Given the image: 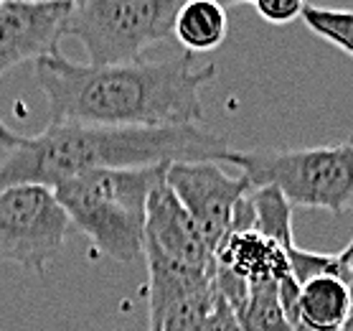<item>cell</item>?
<instances>
[{"instance_id":"6da1fadb","label":"cell","mask_w":353,"mask_h":331,"mask_svg":"<svg viewBox=\"0 0 353 331\" xmlns=\"http://www.w3.org/2000/svg\"><path fill=\"white\" fill-rule=\"evenodd\" d=\"M33 77L48 100L51 122L107 128H183L201 125V89L216 66L193 64L191 54L94 69L51 54L33 62Z\"/></svg>"},{"instance_id":"7a4b0ae2","label":"cell","mask_w":353,"mask_h":331,"mask_svg":"<svg viewBox=\"0 0 353 331\" xmlns=\"http://www.w3.org/2000/svg\"><path fill=\"white\" fill-rule=\"evenodd\" d=\"M232 146L201 125L107 128L48 122L39 135L21 138L0 161V191L10 186H57L94 171H132L185 161H226Z\"/></svg>"},{"instance_id":"3957f363","label":"cell","mask_w":353,"mask_h":331,"mask_svg":"<svg viewBox=\"0 0 353 331\" xmlns=\"http://www.w3.org/2000/svg\"><path fill=\"white\" fill-rule=\"evenodd\" d=\"M168 166L94 171L57 186L59 204L79 232L114 263H135L145 252L148 199Z\"/></svg>"},{"instance_id":"277c9868","label":"cell","mask_w":353,"mask_h":331,"mask_svg":"<svg viewBox=\"0 0 353 331\" xmlns=\"http://www.w3.org/2000/svg\"><path fill=\"white\" fill-rule=\"evenodd\" d=\"M224 163L252 189L277 186L292 207L343 214L353 209V140L290 151H229Z\"/></svg>"},{"instance_id":"5b68a950","label":"cell","mask_w":353,"mask_h":331,"mask_svg":"<svg viewBox=\"0 0 353 331\" xmlns=\"http://www.w3.org/2000/svg\"><path fill=\"white\" fill-rule=\"evenodd\" d=\"M181 0H79L74 3L66 36L79 41L89 66L135 64L153 44L170 39Z\"/></svg>"},{"instance_id":"8992f818","label":"cell","mask_w":353,"mask_h":331,"mask_svg":"<svg viewBox=\"0 0 353 331\" xmlns=\"http://www.w3.org/2000/svg\"><path fill=\"white\" fill-rule=\"evenodd\" d=\"M69 217L54 189L36 184L0 191V263L46 273L64 250Z\"/></svg>"},{"instance_id":"52a82bcc","label":"cell","mask_w":353,"mask_h":331,"mask_svg":"<svg viewBox=\"0 0 353 331\" xmlns=\"http://www.w3.org/2000/svg\"><path fill=\"white\" fill-rule=\"evenodd\" d=\"M165 184L173 189L178 202L199 227L209 250L216 255L219 245L232 232L234 211L252 191V184L241 176H229L216 161H185L170 163Z\"/></svg>"},{"instance_id":"ba28073f","label":"cell","mask_w":353,"mask_h":331,"mask_svg":"<svg viewBox=\"0 0 353 331\" xmlns=\"http://www.w3.org/2000/svg\"><path fill=\"white\" fill-rule=\"evenodd\" d=\"M74 3L66 0H0V74L21 62L59 54Z\"/></svg>"},{"instance_id":"9c48e42d","label":"cell","mask_w":353,"mask_h":331,"mask_svg":"<svg viewBox=\"0 0 353 331\" xmlns=\"http://www.w3.org/2000/svg\"><path fill=\"white\" fill-rule=\"evenodd\" d=\"M145 255L163 258L191 270H214V252L201 237L191 214L178 202L173 189L165 184V178L148 199Z\"/></svg>"},{"instance_id":"30bf717a","label":"cell","mask_w":353,"mask_h":331,"mask_svg":"<svg viewBox=\"0 0 353 331\" xmlns=\"http://www.w3.org/2000/svg\"><path fill=\"white\" fill-rule=\"evenodd\" d=\"M214 265L229 270L247 285L282 283L292 278L288 252L254 227H236L226 234L214 255Z\"/></svg>"},{"instance_id":"8fae6325","label":"cell","mask_w":353,"mask_h":331,"mask_svg":"<svg viewBox=\"0 0 353 331\" xmlns=\"http://www.w3.org/2000/svg\"><path fill=\"white\" fill-rule=\"evenodd\" d=\"M348 314V288L338 275H321L300 285L297 331H343Z\"/></svg>"},{"instance_id":"7c38bea8","label":"cell","mask_w":353,"mask_h":331,"mask_svg":"<svg viewBox=\"0 0 353 331\" xmlns=\"http://www.w3.org/2000/svg\"><path fill=\"white\" fill-rule=\"evenodd\" d=\"M229 33L226 8L216 0H188L181 6L173 26V36L185 54H209L219 49Z\"/></svg>"},{"instance_id":"4fadbf2b","label":"cell","mask_w":353,"mask_h":331,"mask_svg":"<svg viewBox=\"0 0 353 331\" xmlns=\"http://www.w3.org/2000/svg\"><path fill=\"white\" fill-rule=\"evenodd\" d=\"M249 204L254 211V229L277 243L285 252L297 247L292 237V204L277 186H259L249 191Z\"/></svg>"},{"instance_id":"5bb4252c","label":"cell","mask_w":353,"mask_h":331,"mask_svg":"<svg viewBox=\"0 0 353 331\" xmlns=\"http://www.w3.org/2000/svg\"><path fill=\"white\" fill-rule=\"evenodd\" d=\"M236 319L241 331H297L280 303V283L249 285V301Z\"/></svg>"},{"instance_id":"9a60e30c","label":"cell","mask_w":353,"mask_h":331,"mask_svg":"<svg viewBox=\"0 0 353 331\" xmlns=\"http://www.w3.org/2000/svg\"><path fill=\"white\" fill-rule=\"evenodd\" d=\"M300 21L328 44L348 54L353 59V10H336V8H318L305 6Z\"/></svg>"},{"instance_id":"2e32d148","label":"cell","mask_w":353,"mask_h":331,"mask_svg":"<svg viewBox=\"0 0 353 331\" xmlns=\"http://www.w3.org/2000/svg\"><path fill=\"white\" fill-rule=\"evenodd\" d=\"M214 303H216V285H211L209 291H201L196 296H191V299L176 303L168 314L163 316V321L153 331H201Z\"/></svg>"},{"instance_id":"e0dca14e","label":"cell","mask_w":353,"mask_h":331,"mask_svg":"<svg viewBox=\"0 0 353 331\" xmlns=\"http://www.w3.org/2000/svg\"><path fill=\"white\" fill-rule=\"evenodd\" d=\"M303 8H305V3H300V0H254V10L272 26L292 23L303 16Z\"/></svg>"},{"instance_id":"ac0fdd59","label":"cell","mask_w":353,"mask_h":331,"mask_svg":"<svg viewBox=\"0 0 353 331\" xmlns=\"http://www.w3.org/2000/svg\"><path fill=\"white\" fill-rule=\"evenodd\" d=\"M201 331H241L239 319H236V314H234V308L229 306L219 293H216V303H214V308H211L209 319L203 321Z\"/></svg>"},{"instance_id":"d6986e66","label":"cell","mask_w":353,"mask_h":331,"mask_svg":"<svg viewBox=\"0 0 353 331\" xmlns=\"http://www.w3.org/2000/svg\"><path fill=\"white\" fill-rule=\"evenodd\" d=\"M338 278L345 283L348 299H351V314H348V323L343 326V331H353V240L343 252H338Z\"/></svg>"},{"instance_id":"ffe728a7","label":"cell","mask_w":353,"mask_h":331,"mask_svg":"<svg viewBox=\"0 0 353 331\" xmlns=\"http://www.w3.org/2000/svg\"><path fill=\"white\" fill-rule=\"evenodd\" d=\"M21 138L23 135H16V133L3 122V117H0V161H3V158H6V155H8L18 143H21Z\"/></svg>"}]
</instances>
